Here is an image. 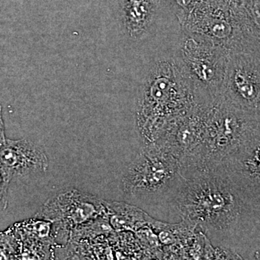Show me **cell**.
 Segmentation results:
<instances>
[{"mask_svg":"<svg viewBox=\"0 0 260 260\" xmlns=\"http://www.w3.org/2000/svg\"><path fill=\"white\" fill-rule=\"evenodd\" d=\"M169 1L175 10L178 18L182 24L187 18L188 15L190 14L191 12L202 0H169Z\"/></svg>","mask_w":260,"mask_h":260,"instance_id":"obj_12","label":"cell"},{"mask_svg":"<svg viewBox=\"0 0 260 260\" xmlns=\"http://www.w3.org/2000/svg\"><path fill=\"white\" fill-rule=\"evenodd\" d=\"M216 102L260 123V54L230 52Z\"/></svg>","mask_w":260,"mask_h":260,"instance_id":"obj_5","label":"cell"},{"mask_svg":"<svg viewBox=\"0 0 260 260\" xmlns=\"http://www.w3.org/2000/svg\"><path fill=\"white\" fill-rule=\"evenodd\" d=\"M184 177L171 210L230 249L244 202L218 167L191 171Z\"/></svg>","mask_w":260,"mask_h":260,"instance_id":"obj_1","label":"cell"},{"mask_svg":"<svg viewBox=\"0 0 260 260\" xmlns=\"http://www.w3.org/2000/svg\"><path fill=\"white\" fill-rule=\"evenodd\" d=\"M0 169L12 179L42 174L49 169L44 147L28 139H7L0 146Z\"/></svg>","mask_w":260,"mask_h":260,"instance_id":"obj_9","label":"cell"},{"mask_svg":"<svg viewBox=\"0 0 260 260\" xmlns=\"http://www.w3.org/2000/svg\"><path fill=\"white\" fill-rule=\"evenodd\" d=\"M104 201L73 188L62 189L48 200L37 214L39 218L69 229L95 220L103 215Z\"/></svg>","mask_w":260,"mask_h":260,"instance_id":"obj_8","label":"cell"},{"mask_svg":"<svg viewBox=\"0 0 260 260\" xmlns=\"http://www.w3.org/2000/svg\"><path fill=\"white\" fill-rule=\"evenodd\" d=\"M11 179L0 169V213L6 210L8 204V189Z\"/></svg>","mask_w":260,"mask_h":260,"instance_id":"obj_13","label":"cell"},{"mask_svg":"<svg viewBox=\"0 0 260 260\" xmlns=\"http://www.w3.org/2000/svg\"><path fill=\"white\" fill-rule=\"evenodd\" d=\"M179 159L158 144L146 145L130 162L121 179L126 196L150 205L171 207L184 181Z\"/></svg>","mask_w":260,"mask_h":260,"instance_id":"obj_3","label":"cell"},{"mask_svg":"<svg viewBox=\"0 0 260 260\" xmlns=\"http://www.w3.org/2000/svg\"><path fill=\"white\" fill-rule=\"evenodd\" d=\"M230 51L208 38L185 32L178 56L205 104L216 102L220 95Z\"/></svg>","mask_w":260,"mask_h":260,"instance_id":"obj_4","label":"cell"},{"mask_svg":"<svg viewBox=\"0 0 260 260\" xmlns=\"http://www.w3.org/2000/svg\"><path fill=\"white\" fill-rule=\"evenodd\" d=\"M121 22L129 37L138 39L150 28L160 0H118Z\"/></svg>","mask_w":260,"mask_h":260,"instance_id":"obj_11","label":"cell"},{"mask_svg":"<svg viewBox=\"0 0 260 260\" xmlns=\"http://www.w3.org/2000/svg\"><path fill=\"white\" fill-rule=\"evenodd\" d=\"M254 122L221 102L213 103L208 111L203 144L191 170L217 167L237 148Z\"/></svg>","mask_w":260,"mask_h":260,"instance_id":"obj_6","label":"cell"},{"mask_svg":"<svg viewBox=\"0 0 260 260\" xmlns=\"http://www.w3.org/2000/svg\"><path fill=\"white\" fill-rule=\"evenodd\" d=\"M207 104L178 54L154 61L138 90L136 122L144 145L156 143L174 121Z\"/></svg>","mask_w":260,"mask_h":260,"instance_id":"obj_2","label":"cell"},{"mask_svg":"<svg viewBox=\"0 0 260 260\" xmlns=\"http://www.w3.org/2000/svg\"><path fill=\"white\" fill-rule=\"evenodd\" d=\"M7 138L5 137L4 121L3 119V114H2V107L0 105V146L5 144Z\"/></svg>","mask_w":260,"mask_h":260,"instance_id":"obj_14","label":"cell"},{"mask_svg":"<svg viewBox=\"0 0 260 260\" xmlns=\"http://www.w3.org/2000/svg\"><path fill=\"white\" fill-rule=\"evenodd\" d=\"M248 259H260V248L251 252Z\"/></svg>","mask_w":260,"mask_h":260,"instance_id":"obj_15","label":"cell"},{"mask_svg":"<svg viewBox=\"0 0 260 260\" xmlns=\"http://www.w3.org/2000/svg\"><path fill=\"white\" fill-rule=\"evenodd\" d=\"M217 167L221 169L244 203L260 200V123L254 122L237 148Z\"/></svg>","mask_w":260,"mask_h":260,"instance_id":"obj_7","label":"cell"},{"mask_svg":"<svg viewBox=\"0 0 260 260\" xmlns=\"http://www.w3.org/2000/svg\"><path fill=\"white\" fill-rule=\"evenodd\" d=\"M260 248V200L244 203L242 215L230 249L240 259Z\"/></svg>","mask_w":260,"mask_h":260,"instance_id":"obj_10","label":"cell"}]
</instances>
